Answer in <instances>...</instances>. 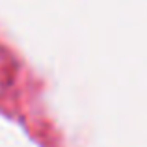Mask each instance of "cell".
Returning <instances> with one entry per match:
<instances>
[]
</instances>
